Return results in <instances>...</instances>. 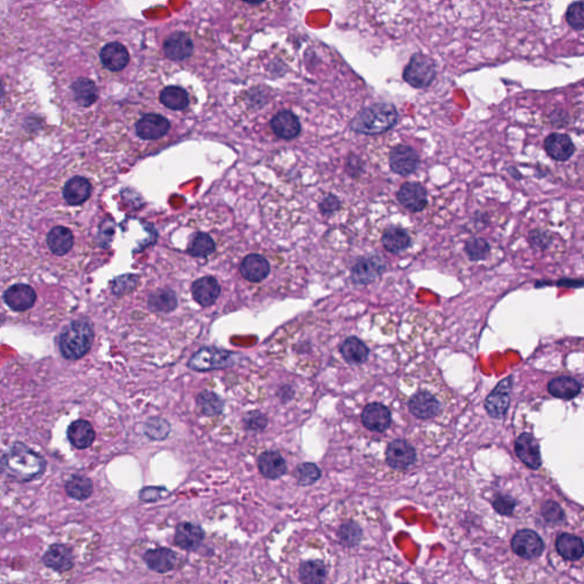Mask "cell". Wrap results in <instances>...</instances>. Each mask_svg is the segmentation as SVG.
Here are the masks:
<instances>
[{"label": "cell", "instance_id": "cell-15", "mask_svg": "<svg viewBox=\"0 0 584 584\" xmlns=\"http://www.w3.org/2000/svg\"><path fill=\"white\" fill-rule=\"evenodd\" d=\"M35 299H37V294L33 287L23 285V283L12 285L3 294V300L7 306L15 312L30 310L35 305Z\"/></svg>", "mask_w": 584, "mask_h": 584}, {"label": "cell", "instance_id": "cell-25", "mask_svg": "<svg viewBox=\"0 0 584 584\" xmlns=\"http://www.w3.org/2000/svg\"><path fill=\"white\" fill-rule=\"evenodd\" d=\"M90 194H92V185L85 177H73L68 180L64 187V199L71 205H80L85 203L90 198Z\"/></svg>", "mask_w": 584, "mask_h": 584}, {"label": "cell", "instance_id": "cell-50", "mask_svg": "<svg viewBox=\"0 0 584 584\" xmlns=\"http://www.w3.org/2000/svg\"><path fill=\"white\" fill-rule=\"evenodd\" d=\"M244 423H246V427L251 430H262L267 426V419L264 414L260 413L258 411H253V412L246 414V418H244Z\"/></svg>", "mask_w": 584, "mask_h": 584}, {"label": "cell", "instance_id": "cell-55", "mask_svg": "<svg viewBox=\"0 0 584 584\" xmlns=\"http://www.w3.org/2000/svg\"><path fill=\"white\" fill-rule=\"evenodd\" d=\"M559 285H565V287H581L583 285V282L580 280V281H573V280H562V281L559 282Z\"/></svg>", "mask_w": 584, "mask_h": 584}, {"label": "cell", "instance_id": "cell-10", "mask_svg": "<svg viewBox=\"0 0 584 584\" xmlns=\"http://www.w3.org/2000/svg\"><path fill=\"white\" fill-rule=\"evenodd\" d=\"M398 203L411 212H421L428 205V193L423 184L407 182L397 192Z\"/></svg>", "mask_w": 584, "mask_h": 584}, {"label": "cell", "instance_id": "cell-22", "mask_svg": "<svg viewBox=\"0 0 584 584\" xmlns=\"http://www.w3.org/2000/svg\"><path fill=\"white\" fill-rule=\"evenodd\" d=\"M273 132L282 139H294L299 135L300 126L298 118L290 111L278 112L271 123Z\"/></svg>", "mask_w": 584, "mask_h": 584}, {"label": "cell", "instance_id": "cell-2", "mask_svg": "<svg viewBox=\"0 0 584 584\" xmlns=\"http://www.w3.org/2000/svg\"><path fill=\"white\" fill-rule=\"evenodd\" d=\"M398 112L389 103H376L363 109L352 121V129L363 135H379L392 129L397 123Z\"/></svg>", "mask_w": 584, "mask_h": 584}, {"label": "cell", "instance_id": "cell-18", "mask_svg": "<svg viewBox=\"0 0 584 584\" xmlns=\"http://www.w3.org/2000/svg\"><path fill=\"white\" fill-rule=\"evenodd\" d=\"M42 562L48 569L57 571H67L74 565L72 549L65 544H54L46 551Z\"/></svg>", "mask_w": 584, "mask_h": 584}, {"label": "cell", "instance_id": "cell-27", "mask_svg": "<svg viewBox=\"0 0 584 584\" xmlns=\"http://www.w3.org/2000/svg\"><path fill=\"white\" fill-rule=\"evenodd\" d=\"M260 474L269 480H276L287 473V464L278 452H264L258 459Z\"/></svg>", "mask_w": 584, "mask_h": 584}, {"label": "cell", "instance_id": "cell-8", "mask_svg": "<svg viewBox=\"0 0 584 584\" xmlns=\"http://www.w3.org/2000/svg\"><path fill=\"white\" fill-rule=\"evenodd\" d=\"M512 390V377H507L503 381H500L494 390L487 396L485 409L491 417L494 419L505 418L510 405Z\"/></svg>", "mask_w": 584, "mask_h": 584}, {"label": "cell", "instance_id": "cell-31", "mask_svg": "<svg viewBox=\"0 0 584 584\" xmlns=\"http://www.w3.org/2000/svg\"><path fill=\"white\" fill-rule=\"evenodd\" d=\"M341 355L349 364H363L369 357V348L357 337H349L340 346Z\"/></svg>", "mask_w": 584, "mask_h": 584}, {"label": "cell", "instance_id": "cell-45", "mask_svg": "<svg viewBox=\"0 0 584 584\" xmlns=\"http://www.w3.org/2000/svg\"><path fill=\"white\" fill-rule=\"evenodd\" d=\"M528 242L534 249L546 251L553 244V234L544 230H533L528 234Z\"/></svg>", "mask_w": 584, "mask_h": 584}, {"label": "cell", "instance_id": "cell-37", "mask_svg": "<svg viewBox=\"0 0 584 584\" xmlns=\"http://www.w3.org/2000/svg\"><path fill=\"white\" fill-rule=\"evenodd\" d=\"M299 576L303 583H322L326 576V565L319 560L303 562L300 566Z\"/></svg>", "mask_w": 584, "mask_h": 584}, {"label": "cell", "instance_id": "cell-16", "mask_svg": "<svg viewBox=\"0 0 584 584\" xmlns=\"http://www.w3.org/2000/svg\"><path fill=\"white\" fill-rule=\"evenodd\" d=\"M544 150L556 161H567L575 153V145L567 134L553 133L544 139Z\"/></svg>", "mask_w": 584, "mask_h": 584}, {"label": "cell", "instance_id": "cell-47", "mask_svg": "<svg viewBox=\"0 0 584 584\" xmlns=\"http://www.w3.org/2000/svg\"><path fill=\"white\" fill-rule=\"evenodd\" d=\"M542 515H544V519L546 521L553 523V524L562 523V521H565L564 510L555 501H546L544 503V507H542Z\"/></svg>", "mask_w": 584, "mask_h": 584}, {"label": "cell", "instance_id": "cell-41", "mask_svg": "<svg viewBox=\"0 0 584 584\" xmlns=\"http://www.w3.org/2000/svg\"><path fill=\"white\" fill-rule=\"evenodd\" d=\"M464 251L471 262H480L489 257L491 246L485 239L471 237L464 244Z\"/></svg>", "mask_w": 584, "mask_h": 584}, {"label": "cell", "instance_id": "cell-17", "mask_svg": "<svg viewBox=\"0 0 584 584\" xmlns=\"http://www.w3.org/2000/svg\"><path fill=\"white\" fill-rule=\"evenodd\" d=\"M362 423L368 429L382 433L390 426L392 414L385 405L371 403L362 412Z\"/></svg>", "mask_w": 584, "mask_h": 584}, {"label": "cell", "instance_id": "cell-14", "mask_svg": "<svg viewBox=\"0 0 584 584\" xmlns=\"http://www.w3.org/2000/svg\"><path fill=\"white\" fill-rule=\"evenodd\" d=\"M408 405L411 413L423 420L433 419L441 411V403L439 400L432 393L426 392V390L414 394L409 401Z\"/></svg>", "mask_w": 584, "mask_h": 584}, {"label": "cell", "instance_id": "cell-21", "mask_svg": "<svg viewBox=\"0 0 584 584\" xmlns=\"http://www.w3.org/2000/svg\"><path fill=\"white\" fill-rule=\"evenodd\" d=\"M101 61L103 65L112 72H118L129 63V53L119 42H110L102 48Z\"/></svg>", "mask_w": 584, "mask_h": 584}, {"label": "cell", "instance_id": "cell-20", "mask_svg": "<svg viewBox=\"0 0 584 584\" xmlns=\"http://www.w3.org/2000/svg\"><path fill=\"white\" fill-rule=\"evenodd\" d=\"M192 294L201 306H212L221 294V287L215 278L205 276L193 283Z\"/></svg>", "mask_w": 584, "mask_h": 584}, {"label": "cell", "instance_id": "cell-36", "mask_svg": "<svg viewBox=\"0 0 584 584\" xmlns=\"http://www.w3.org/2000/svg\"><path fill=\"white\" fill-rule=\"evenodd\" d=\"M93 489L92 480L85 476H72L65 484V491L69 496L78 501H85L90 498Z\"/></svg>", "mask_w": 584, "mask_h": 584}, {"label": "cell", "instance_id": "cell-26", "mask_svg": "<svg viewBox=\"0 0 584 584\" xmlns=\"http://www.w3.org/2000/svg\"><path fill=\"white\" fill-rule=\"evenodd\" d=\"M381 244L388 253L397 255L410 248L412 239L404 228L400 226H389L382 233Z\"/></svg>", "mask_w": 584, "mask_h": 584}, {"label": "cell", "instance_id": "cell-52", "mask_svg": "<svg viewBox=\"0 0 584 584\" xmlns=\"http://www.w3.org/2000/svg\"><path fill=\"white\" fill-rule=\"evenodd\" d=\"M319 208H321V212L323 214H333L338 209H340V201L337 196H328L326 199L323 200Z\"/></svg>", "mask_w": 584, "mask_h": 584}, {"label": "cell", "instance_id": "cell-29", "mask_svg": "<svg viewBox=\"0 0 584 584\" xmlns=\"http://www.w3.org/2000/svg\"><path fill=\"white\" fill-rule=\"evenodd\" d=\"M241 274L250 282H260L269 274V264L265 257L249 255L240 266Z\"/></svg>", "mask_w": 584, "mask_h": 584}, {"label": "cell", "instance_id": "cell-42", "mask_svg": "<svg viewBox=\"0 0 584 584\" xmlns=\"http://www.w3.org/2000/svg\"><path fill=\"white\" fill-rule=\"evenodd\" d=\"M296 478H297V483L301 487H307V485H312L316 483L321 477V471L319 468L314 464H300L299 467L296 469Z\"/></svg>", "mask_w": 584, "mask_h": 584}, {"label": "cell", "instance_id": "cell-3", "mask_svg": "<svg viewBox=\"0 0 584 584\" xmlns=\"http://www.w3.org/2000/svg\"><path fill=\"white\" fill-rule=\"evenodd\" d=\"M94 330L88 321L78 319L70 323L60 336V351L64 358L76 361L82 358L92 348Z\"/></svg>", "mask_w": 584, "mask_h": 584}, {"label": "cell", "instance_id": "cell-53", "mask_svg": "<svg viewBox=\"0 0 584 584\" xmlns=\"http://www.w3.org/2000/svg\"><path fill=\"white\" fill-rule=\"evenodd\" d=\"M162 489H155V487H148L141 491V496L139 498L144 500V501H155V494L161 498V494H159Z\"/></svg>", "mask_w": 584, "mask_h": 584}, {"label": "cell", "instance_id": "cell-6", "mask_svg": "<svg viewBox=\"0 0 584 584\" xmlns=\"http://www.w3.org/2000/svg\"><path fill=\"white\" fill-rule=\"evenodd\" d=\"M386 269V260L379 255L361 257L352 267V281L356 285H370L379 278Z\"/></svg>", "mask_w": 584, "mask_h": 584}, {"label": "cell", "instance_id": "cell-24", "mask_svg": "<svg viewBox=\"0 0 584 584\" xmlns=\"http://www.w3.org/2000/svg\"><path fill=\"white\" fill-rule=\"evenodd\" d=\"M205 539L203 528L190 523H183L177 526L175 544L182 549L193 551L201 546Z\"/></svg>", "mask_w": 584, "mask_h": 584}, {"label": "cell", "instance_id": "cell-35", "mask_svg": "<svg viewBox=\"0 0 584 584\" xmlns=\"http://www.w3.org/2000/svg\"><path fill=\"white\" fill-rule=\"evenodd\" d=\"M160 101L164 106H167L171 110H184L189 105V95L183 88L171 86L162 90L160 94Z\"/></svg>", "mask_w": 584, "mask_h": 584}, {"label": "cell", "instance_id": "cell-4", "mask_svg": "<svg viewBox=\"0 0 584 584\" xmlns=\"http://www.w3.org/2000/svg\"><path fill=\"white\" fill-rule=\"evenodd\" d=\"M436 74L437 67L433 58L423 53H417L409 61L403 78L414 88H427L433 84Z\"/></svg>", "mask_w": 584, "mask_h": 584}, {"label": "cell", "instance_id": "cell-44", "mask_svg": "<svg viewBox=\"0 0 584 584\" xmlns=\"http://www.w3.org/2000/svg\"><path fill=\"white\" fill-rule=\"evenodd\" d=\"M362 530L358 525L353 521L345 523L339 530V537L341 542L348 546H356L362 539Z\"/></svg>", "mask_w": 584, "mask_h": 584}, {"label": "cell", "instance_id": "cell-49", "mask_svg": "<svg viewBox=\"0 0 584 584\" xmlns=\"http://www.w3.org/2000/svg\"><path fill=\"white\" fill-rule=\"evenodd\" d=\"M136 276L133 275H125L118 278L113 283V292L116 294H123L129 292L136 285Z\"/></svg>", "mask_w": 584, "mask_h": 584}, {"label": "cell", "instance_id": "cell-39", "mask_svg": "<svg viewBox=\"0 0 584 584\" xmlns=\"http://www.w3.org/2000/svg\"><path fill=\"white\" fill-rule=\"evenodd\" d=\"M196 403L203 416H207V417H215L221 414L224 408V403L221 397L212 392H203L199 394L196 398Z\"/></svg>", "mask_w": 584, "mask_h": 584}, {"label": "cell", "instance_id": "cell-40", "mask_svg": "<svg viewBox=\"0 0 584 584\" xmlns=\"http://www.w3.org/2000/svg\"><path fill=\"white\" fill-rule=\"evenodd\" d=\"M215 242L208 234L199 233L193 237L192 242L189 246V253L191 256L198 258H205L210 256L215 251Z\"/></svg>", "mask_w": 584, "mask_h": 584}, {"label": "cell", "instance_id": "cell-32", "mask_svg": "<svg viewBox=\"0 0 584 584\" xmlns=\"http://www.w3.org/2000/svg\"><path fill=\"white\" fill-rule=\"evenodd\" d=\"M556 549L560 556L567 560H578L583 556V542L571 534H560L556 540Z\"/></svg>", "mask_w": 584, "mask_h": 584}, {"label": "cell", "instance_id": "cell-30", "mask_svg": "<svg viewBox=\"0 0 584 584\" xmlns=\"http://www.w3.org/2000/svg\"><path fill=\"white\" fill-rule=\"evenodd\" d=\"M47 244L56 256H64L72 249L73 234L69 228L56 226L47 235Z\"/></svg>", "mask_w": 584, "mask_h": 584}, {"label": "cell", "instance_id": "cell-7", "mask_svg": "<svg viewBox=\"0 0 584 584\" xmlns=\"http://www.w3.org/2000/svg\"><path fill=\"white\" fill-rule=\"evenodd\" d=\"M420 164V157L410 145L395 146L389 153V167L395 174L400 176H410L417 171Z\"/></svg>", "mask_w": 584, "mask_h": 584}, {"label": "cell", "instance_id": "cell-54", "mask_svg": "<svg viewBox=\"0 0 584 584\" xmlns=\"http://www.w3.org/2000/svg\"><path fill=\"white\" fill-rule=\"evenodd\" d=\"M474 221L475 226L480 225V230H483L489 225V218H487V214H483V212H477L476 215L474 216Z\"/></svg>", "mask_w": 584, "mask_h": 584}, {"label": "cell", "instance_id": "cell-46", "mask_svg": "<svg viewBox=\"0 0 584 584\" xmlns=\"http://www.w3.org/2000/svg\"><path fill=\"white\" fill-rule=\"evenodd\" d=\"M566 19L571 28L581 31L584 26L583 21V1L578 0L571 3L566 12Z\"/></svg>", "mask_w": 584, "mask_h": 584}, {"label": "cell", "instance_id": "cell-9", "mask_svg": "<svg viewBox=\"0 0 584 584\" xmlns=\"http://www.w3.org/2000/svg\"><path fill=\"white\" fill-rule=\"evenodd\" d=\"M512 548L517 556L534 559L544 553V544L540 535L534 530H521L512 537Z\"/></svg>", "mask_w": 584, "mask_h": 584}, {"label": "cell", "instance_id": "cell-33", "mask_svg": "<svg viewBox=\"0 0 584 584\" xmlns=\"http://www.w3.org/2000/svg\"><path fill=\"white\" fill-rule=\"evenodd\" d=\"M548 392L555 397L573 400L581 392V385L574 378L559 377L548 384Z\"/></svg>", "mask_w": 584, "mask_h": 584}, {"label": "cell", "instance_id": "cell-11", "mask_svg": "<svg viewBox=\"0 0 584 584\" xmlns=\"http://www.w3.org/2000/svg\"><path fill=\"white\" fill-rule=\"evenodd\" d=\"M417 453L413 446L404 439H395L386 450V461L394 469H407L416 461Z\"/></svg>", "mask_w": 584, "mask_h": 584}, {"label": "cell", "instance_id": "cell-56", "mask_svg": "<svg viewBox=\"0 0 584 584\" xmlns=\"http://www.w3.org/2000/svg\"><path fill=\"white\" fill-rule=\"evenodd\" d=\"M246 3H253V5H256V3H260L264 0H244Z\"/></svg>", "mask_w": 584, "mask_h": 584}, {"label": "cell", "instance_id": "cell-12", "mask_svg": "<svg viewBox=\"0 0 584 584\" xmlns=\"http://www.w3.org/2000/svg\"><path fill=\"white\" fill-rule=\"evenodd\" d=\"M515 452L521 462L528 468L537 471L542 464L540 445L532 434H521L515 443Z\"/></svg>", "mask_w": 584, "mask_h": 584}, {"label": "cell", "instance_id": "cell-28", "mask_svg": "<svg viewBox=\"0 0 584 584\" xmlns=\"http://www.w3.org/2000/svg\"><path fill=\"white\" fill-rule=\"evenodd\" d=\"M144 560L149 569L157 573H168L173 571L177 564V555L173 550L166 548L149 550L144 555Z\"/></svg>", "mask_w": 584, "mask_h": 584}, {"label": "cell", "instance_id": "cell-13", "mask_svg": "<svg viewBox=\"0 0 584 584\" xmlns=\"http://www.w3.org/2000/svg\"><path fill=\"white\" fill-rule=\"evenodd\" d=\"M171 123L160 114H146L136 125V133L145 141H155L167 135Z\"/></svg>", "mask_w": 584, "mask_h": 584}, {"label": "cell", "instance_id": "cell-34", "mask_svg": "<svg viewBox=\"0 0 584 584\" xmlns=\"http://www.w3.org/2000/svg\"><path fill=\"white\" fill-rule=\"evenodd\" d=\"M72 93L77 103L84 108H88L97 101V87L88 78H78L73 82Z\"/></svg>", "mask_w": 584, "mask_h": 584}, {"label": "cell", "instance_id": "cell-43", "mask_svg": "<svg viewBox=\"0 0 584 584\" xmlns=\"http://www.w3.org/2000/svg\"><path fill=\"white\" fill-rule=\"evenodd\" d=\"M171 433V425L161 418H152L145 425V434L150 439L161 441Z\"/></svg>", "mask_w": 584, "mask_h": 584}, {"label": "cell", "instance_id": "cell-38", "mask_svg": "<svg viewBox=\"0 0 584 584\" xmlns=\"http://www.w3.org/2000/svg\"><path fill=\"white\" fill-rule=\"evenodd\" d=\"M149 306L157 312H171L177 307L176 294L171 290L155 291L150 296Z\"/></svg>", "mask_w": 584, "mask_h": 584}, {"label": "cell", "instance_id": "cell-51", "mask_svg": "<svg viewBox=\"0 0 584 584\" xmlns=\"http://www.w3.org/2000/svg\"><path fill=\"white\" fill-rule=\"evenodd\" d=\"M364 164L361 160L360 157L357 155H351L348 158L346 168H347L348 174L353 177H358L363 173Z\"/></svg>", "mask_w": 584, "mask_h": 584}, {"label": "cell", "instance_id": "cell-5", "mask_svg": "<svg viewBox=\"0 0 584 584\" xmlns=\"http://www.w3.org/2000/svg\"><path fill=\"white\" fill-rule=\"evenodd\" d=\"M234 358V354L230 352L223 351L219 348L205 347L196 352L191 357L189 368L200 372L224 369L233 365Z\"/></svg>", "mask_w": 584, "mask_h": 584}, {"label": "cell", "instance_id": "cell-1", "mask_svg": "<svg viewBox=\"0 0 584 584\" xmlns=\"http://www.w3.org/2000/svg\"><path fill=\"white\" fill-rule=\"evenodd\" d=\"M46 471V460L22 443H15L0 460V474L15 483L37 480Z\"/></svg>", "mask_w": 584, "mask_h": 584}, {"label": "cell", "instance_id": "cell-23", "mask_svg": "<svg viewBox=\"0 0 584 584\" xmlns=\"http://www.w3.org/2000/svg\"><path fill=\"white\" fill-rule=\"evenodd\" d=\"M68 439L71 445L79 450H85L95 441V430L88 421L79 419L70 425L68 428Z\"/></svg>", "mask_w": 584, "mask_h": 584}, {"label": "cell", "instance_id": "cell-19", "mask_svg": "<svg viewBox=\"0 0 584 584\" xmlns=\"http://www.w3.org/2000/svg\"><path fill=\"white\" fill-rule=\"evenodd\" d=\"M164 54L173 61H183L193 53V42L184 32H175L168 37L164 45Z\"/></svg>", "mask_w": 584, "mask_h": 584}, {"label": "cell", "instance_id": "cell-48", "mask_svg": "<svg viewBox=\"0 0 584 584\" xmlns=\"http://www.w3.org/2000/svg\"><path fill=\"white\" fill-rule=\"evenodd\" d=\"M492 505L493 508L496 509V512H499L500 515L509 516L514 512L516 501L512 496H500L493 501Z\"/></svg>", "mask_w": 584, "mask_h": 584}]
</instances>
